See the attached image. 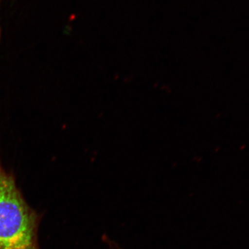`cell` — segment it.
<instances>
[{
  "label": "cell",
  "instance_id": "6da1fadb",
  "mask_svg": "<svg viewBox=\"0 0 249 249\" xmlns=\"http://www.w3.org/2000/svg\"><path fill=\"white\" fill-rule=\"evenodd\" d=\"M42 218L26 201L14 172L0 161V249H40Z\"/></svg>",
  "mask_w": 249,
  "mask_h": 249
},
{
  "label": "cell",
  "instance_id": "7a4b0ae2",
  "mask_svg": "<svg viewBox=\"0 0 249 249\" xmlns=\"http://www.w3.org/2000/svg\"><path fill=\"white\" fill-rule=\"evenodd\" d=\"M1 1H2V0H0V7H1ZM1 25H0V42H1Z\"/></svg>",
  "mask_w": 249,
  "mask_h": 249
},
{
  "label": "cell",
  "instance_id": "3957f363",
  "mask_svg": "<svg viewBox=\"0 0 249 249\" xmlns=\"http://www.w3.org/2000/svg\"></svg>",
  "mask_w": 249,
  "mask_h": 249
}]
</instances>
